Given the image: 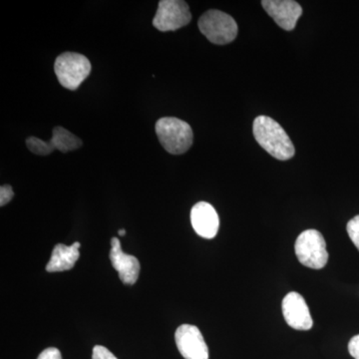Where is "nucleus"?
<instances>
[{
    "label": "nucleus",
    "mask_w": 359,
    "mask_h": 359,
    "mask_svg": "<svg viewBox=\"0 0 359 359\" xmlns=\"http://www.w3.org/2000/svg\"><path fill=\"white\" fill-rule=\"evenodd\" d=\"M91 63L86 56L75 52H65L56 58L54 71L59 83L65 88L75 91L91 72Z\"/></svg>",
    "instance_id": "3"
},
{
    "label": "nucleus",
    "mask_w": 359,
    "mask_h": 359,
    "mask_svg": "<svg viewBox=\"0 0 359 359\" xmlns=\"http://www.w3.org/2000/svg\"><path fill=\"white\" fill-rule=\"evenodd\" d=\"M51 148L54 151L58 150L62 153L71 152V151L77 150L82 146V140L63 128V127L57 126L53 129V136L49 141Z\"/></svg>",
    "instance_id": "13"
},
{
    "label": "nucleus",
    "mask_w": 359,
    "mask_h": 359,
    "mask_svg": "<svg viewBox=\"0 0 359 359\" xmlns=\"http://www.w3.org/2000/svg\"><path fill=\"white\" fill-rule=\"evenodd\" d=\"M283 313L290 327L297 330H309L313 325L311 313L304 297L292 292L283 299Z\"/></svg>",
    "instance_id": "8"
},
{
    "label": "nucleus",
    "mask_w": 359,
    "mask_h": 359,
    "mask_svg": "<svg viewBox=\"0 0 359 359\" xmlns=\"http://www.w3.org/2000/svg\"><path fill=\"white\" fill-rule=\"evenodd\" d=\"M257 143L276 159L287 161L294 156V144L283 127L269 116H259L252 126Z\"/></svg>",
    "instance_id": "1"
},
{
    "label": "nucleus",
    "mask_w": 359,
    "mask_h": 359,
    "mask_svg": "<svg viewBox=\"0 0 359 359\" xmlns=\"http://www.w3.org/2000/svg\"><path fill=\"white\" fill-rule=\"evenodd\" d=\"M26 146H27L28 150L35 155L48 156L54 152L49 142H45L36 137H29L26 139Z\"/></svg>",
    "instance_id": "14"
},
{
    "label": "nucleus",
    "mask_w": 359,
    "mask_h": 359,
    "mask_svg": "<svg viewBox=\"0 0 359 359\" xmlns=\"http://www.w3.org/2000/svg\"><path fill=\"white\" fill-rule=\"evenodd\" d=\"M294 250L299 263L309 269H320L327 266V244L325 238L318 231H302L297 238Z\"/></svg>",
    "instance_id": "5"
},
{
    "label": "nucleus",
    "mask_w": 359,
    "mask_h": 359,
    "mask_svg": "<svg viewBox=\"0 0 359 359\" xmlns=\"http://www.w3.org/2000/svg\"><path fill=\"white\" fill-rule=\"evenodd\" d=\"M177 347L185 359H209V348L199 328L195 325H183L175 334Z\"/></svg>",
    "instance_id": "7"
},
{
    "label": "nucleus",
    "mask_w": 359,
    "mask_h": 359,
    "mask_svg": "<svg viewBox=\"0 0 359 359\" xmlns=\"http://www.w3.org/2000/svg\"><path fill=\"white\" fill-rule=\"evenodd\" d=\"M191 223L194 230L205 238H214L218 233L219 219L218 212L211 204L197 203L191 211Z\"/></svg>",
    "instance_id": "11"
},
{
    "label": "nucleus",
    "mask_w": 359,
    "mask_h": 359,
    "mask_svg": "<svg viewBox=\"0 0 359 359\" xmlns=\"http://www.w3.org/2000/svg\"><path fill=\"white\" fill-rule=\"evenodd\" d=\"M192 20L188 4L183 0H161L153 25L163 32H175Z\"/></svg>",
    "instance_id": "6"
},
{
    "label": "nucleus",
    "mask_w": 359,
    "mask_h": 359,
    "mask_svg": "<svg viewBox=\"0 0 359 359\" xmlns=\"http://www.w3.org/2000/svg\"><path fill=\"white\" fill-rule=\"evenodd\" d=\"M92 359H118L109 349L101 346H96L93 348Z\"/></svg>",
    "instance_id": "16"
},
{
    "label": "nucleus",
    "mask_w": 359,
    "mask_h": 359,
    "mask_svg": "<svg viewBox=\"0 0 359 359\" xmlns=\"http://www.w3.org/2000/svg\"><path fill=\"white\" fill-rule=\"evenodd\" d=\"M346 230L349 238L359 250V215L347 223Z\"/></svg>",
    "instance_id": "15"
},
{
    "label": "nucleus",
    "mask_w": 359,
    "mask_h": 359,
    "mask_svg": "<svg viewBox=\"0 0 359 359\" xmlns=\"http://www.w3.org/2000/svg\"><path fill=\"white\" fill-rule=\"evenodd\" d=\"M37 359H62L60 351L55 347H49L39 354Z\"/></svg>",
    "instance_id": "18"
},
{
    "label": "nucleus",
    "mask_w": 359,
    "mask_h": 359,
    "mask_svg": "<svg viewBox=\"0 0 359 359\" xmlns=\"http://www.w3.org/2000/svg\"><path fill=\"white\" fill-rule=\"evenodd\" d=\"M262 6L276 25L287 32L294 29L302 15L301 4L294 0H264Z\"/></svg>",
    "instance_id": "9"
},
{
    "label": "nucleus",
    "mask_w": 359,
    "mask_h": 359,
    "mask_svg": "<svg viewBox=\"0 0 359 359\" xmlns=\"http://www.w3.org/2000/svg\"><path fill=\"white\" fill-rule=\"evenodd\" d=\"M201 32L209 41L217 45L231 43L237 39L238 25L229 14L219 11H208L198 22Z\"/></svg>",
    "instance_id": "4"
},
{
    "label": "nucleus",
    "mask_w": 359,
    "mask_h": 359,
    "mask_svg": "<svg viewBox=\"0 0 359 359\" xmlns=\"http://www.w3.org/2000/svg\"><path fill=\"white\" fill-rule=\"evenodd\" d=\"M155 130L161 145L170 154H184L192 146L193 130L183 120L175 117L161 118L156 122Z\"/></svg>",
    "instance_id": "2"
},
{
    "label": "nucleus",
    "mask_w": 359,
    "mask_h": 359,
    "mask_svg": "<svg viewBox=\"0 0 359 359\" xmlns=\"http://www.w3.org/2000/svg\"><path fill=\"white\" fill-rule=\"evenodd\" d=\"M118 233H119V236H125L126 235V231L125 230H120L119 231H118Z\"/></svg>",
    "instance_id": "20"
},
{
    "label": "nucleus",
    "mask_w": 359,
    "mask_h": 359,
    "mask_svg": "<svg viewBox=\"0 0 359 359\" xmlns=\"http://www.w3.org/2000/svg\"><path fill=\"white\" fill-rule=\"evenodd\" d=\"M80 243H74L70 247L63 244L55 245L52 250L51 259L47 264L46 271L49 273L69 271L74 268L80 257Z\"/></svg>",
    "instance_id": "12"
},
{
    "label": "nucleus",
    "mask_w": 359,
    "mask_h": 359,
    "mask_svg": "<svg viewBox=\"0 0 359 359\" xmlns=\"http://www.w3.org/2000/svg\"><path fill=\"white\" fill-rule=\"evenodd\" d=\"M348 351L354 359H359V334L353 337L349 341Z\"/></svg>",
    "instance_id": "19"
},
{
    "label": "nucleus",
    "mask_w": 359,
    "mask_h": 359,
    "mask_svg": "<svg viewBox=\"0 0 359 359\" xmlns=\"http://www.w3.org/2000/svg\"><path fill=\"white\" fill-rule=\"evenodd\" d=\"M110 259L123 283L134 285L137 282L140 273V263L136 257L123 252L119 238L116 237L111 240Z\"/></svg>",
    "instance_id": "10"
},
{
    "label": "nucleus",
    "mask_w": 359,
    "mask_h": 359,
    "mask_svg": "<svg viewBox=\"0 0 359 359\" xmlns=\"http://www.w3.org/2000/svg\"><path fill=\"white\" fill-rule=\"evenodd\" d=\"M13 187L9 185H4L0 188V205L4 207L6 204H8L13 198Z\"/></svg>",
    "instance_id": "17"
}]
</instances>
